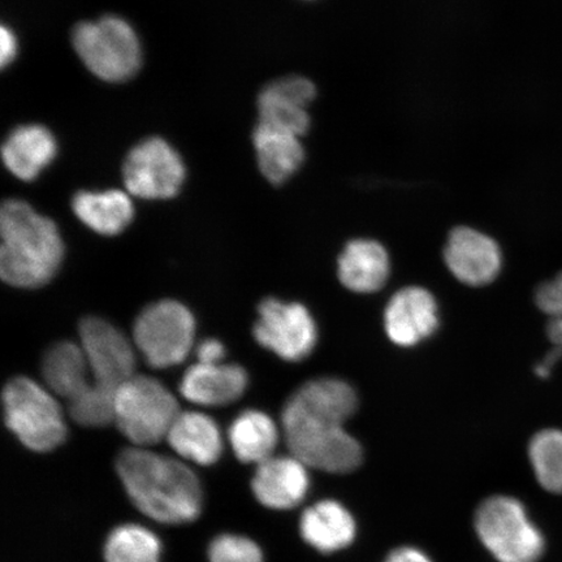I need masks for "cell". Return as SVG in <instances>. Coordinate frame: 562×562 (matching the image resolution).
<instances>
[{"instance_id": "cell-1", "label": "cell", "mask_w": 562, "mask_h": 562, "mask_svg": "<svg viewBox=\"0 0 562 562\" xmlns=\"http://www.w3.org/2000/svg\"><path fill=\"white\" fill-rule=\"evenodd\" d=\"M357 406L355 390L341 379L319 378L302 384L281 416L291 454L322 472H355L362 462V448L344 425Z\"/></svg>"}, {"instance_id": "cell-2", "label": "cell", "mask_w": 562, "mask_h": 562, "mask_svg": "<svg viewBox=\"0 0 562 562\" xmlns=\"http://www.w3.org/2000/svg\"><path fill=\"white\" fill-rule=\"evenodd\" d=\"M116 472L132 503L154 521L184 525L200 517L201 483L184 462L135 447L117 456Z\"/></svg>"}, {"instance_id": "cell-3", "label": "cell", "mask_w": 562, "mask_h": 562, "mask_svg": "<svg viewBox=\"0 0 562 562\" xmlns=\"http://www.w3.org/2000/svg\"><path fill=\"white\" fill-rule=\"evenodd\" d=\"M0 276L16 288H40L52 281L65 258L56 224L26 202L9 200L0 211Z\"/></svg>"}, {"instance_id": "cell-4", "label": "cell", "mask_w": 562, "mask_h": 562, "mask_svg": "<svg viewBox=\"0 0 562 562\" xmlns=\"http://www.w3.org/2000/svg\"><path fill=\"white\" fill-rule=\"evenodd\" d=\"M9 430L31 451L46 453L60 447L68 428L53 393L30 378H13L3 391Z\"/></svg>"}, {"instance_id": "cell-5", "label": "cell", "mask_w": 562, "mask_h": 562, "mask_svg": "<svg viewBox=\"0 0 562 562\" xmlns=\"http://www.w3.org/2000/svg\"><path fill=\"white\" fill-rule=\"evenodd\" d=\"M475 530L498 562H538L546 538L527 515L525 505L510 496H492L475 515Z\"/></svg>"}, {"instance_id": "cell-6", "label": "cell", "mask_w": 562, "mask_h": 562, "mask_svg": "<svg viewBox=\"0 0 562 562\" xmlns=\"http://www.w3.org/2000/svg\"><path fill=\"white\" fill-rule=\"evenodd\" d=\"M179 414L178 400L157 379L133 375L116 392V425L136 447L167 438Z\"/></svg>"}, {"instance_id": "cell-7", "label": "cell", "mask_w": 562, "mask_h": 562, "mask_svg": "<svg viewBox=\"0 0 562 562\" xmlns=\"http://www.w3.org/2000/svg\"><path fill=\"white\" fill-rule=\"evenodd\" d=\"M74 47L91 74L109 82H123L137 74L143 52L125 20L105 16L75 27Z\"/></svg>"}, {"instance_id": "cell-8", "label": "cell", "mask_w": 562, "mask_h": 562, "mask_svg": "<svg viewBox=\"0 0 562 562\" xmlns=\"http://www.w3.org/2000/svg\"><path fill=\"white\" fill-rule=\"evenodd\" d=\"M194 316L178 301L165 300L144 308L133 326L136 347L154 369L186 360L193 348Z\"/></svg>"}, {"instance_id": "cell-9", "label": "cell", "mask_w": 562, "mask_h": 562, "mask_svg": "<svg viewBox=\"0 0 562 562\" xmlns=\"http://www.w3.org/2000/svg\"><path fill=\"white\" fill-rule=\"evenodd\" d=\"M252 334L259 346L288 362L305 360L318 340V328L304 305L273 297L259 304Z\"/></svg>"}, {"instance_id": "cell-10", "label": "cell", "mask_w": 562, "mask_h": 562, "mask_svg": "<svg viewBox=\"0 0 562 562\" xmlns=\"http://www.w3.org/2000/svg\"><path fill=\"white\" fill-rule=\"evenodd\" d=\"M123 176L131 194L144 200H168L179 193L186 180V166L167 140L150 137L126 156Z\"/></svg>"}, {"instance_id": "cell-11", "label": "cell", "mask_w": 562, "mask_h": 562, "mask_svg": "<svg viewBox=\"0 0 562 562\" xmlns=\"http://www.w3.org/2000/svg\"><path fill=\"white\" fill-rule=\"evenodd\" d=\"M80 344L98 385L117 392L135 375L136 356L131 342L108 321L88 316L80 323Z\"/></svg>"}, {"instance_id": "cell-12", "label": "cell", "mask_w": 562, "mask_h": 562, "mask_svg": "<svg viewBox=\"0 0 562 562\" xmlns=\"http://www.w3.org/2000/svg\"><path fill=\"white\" fill-rule=\"evenodd\" d=\"M445 261L461 283L483 286L492 283L501 273L503 256L494 238L473 228L459 227L448 237Z\"/></svg>"}, {"instance_id": "cell-13", "label": "cell", "mask_w": 562, "mask_h": 562, "mask_svg": "<svg viewBox=\"0 0 562 562\" xmlns=\"http://www.w3.org/2000/svg\"><path fill=\"white\" fill-rule=\"evenodd\" d=\"M438 327V302L425 288H403L393 294L385 307V333L398 347H416L432 336Z\"/></svg>"}, {"instance_id": "cell-14", "label": "cell", "mask_w": 562, "mask_h": 562, "mask_svg": "<svg viewBox=\"0 0 562 562\" xmlns=\"http://www.w3.org/2000/svg\"><path fill=\"white\" fill-rule=\"evenodd\" d=\"M315 97V86L305 77L290 76L273 81L259 94V122L302 137L311 128L308 105Z\"/></svg>"}, {"instance_id": "cell-15", "label": "cell", "mask_w": 562, "mask_h": 562, "mask_svg": "<svg viewBox=\"0 0 562 562\" xmlns=\"http://www.w3.org/2000/svg\"><path fill=\"white\" fill-rule=\"evenodd\" d=\"M308 468L294 456L271 457L257 465L251 488L266 508L286 510L297 507L311 487Z\"/></svg>"}, {"instance_id": "cell-16", "label": "cell", "mask_w": 562, "mask_h": 562, "mask_svg": "<svg viewBox=\"0 0 562 562\" xmlns=\"http://www.w3.org/2000/svg\"><path fill=\"white\" fill-rule=\"evenodd\" d=\"M249 378L238 364L196 362L181 379L182 397L195 405L224 406L237 402Z\"/></svg>"}, {"instance_id": "cell-17", "label": "cell", "mask_w": 562, "mask_h": 562, "mask_svg": "<svg viewBox=\"0 0 562 562\" xmlns=\"http://www.w3.org/2000/svg\"><path fill=\"white\" fill-rule=\"evenodd\" d=\"M391 273L389 252L374 240L358 238L347 244L337 259V277L347 290L374 293L385 285Z\"/></svg>"}, {"instance_id": "cell-18", "label": "cell", "mask_w": 562, "mask_h": 562, "mask_svg": "<svg viewBox=\"0 0 562 562\" xmlns=\"http://www.w3.org/2000/svg\"><path fill=\"white\" fill-rule=\"evenodd\" d=\"M296 133L259 122L252 133L259 170L272 184H283L296 173L305 159Z\"/></svg>"}, {"instance_id": "cell-19", "label": "cell", "mask_w": 562, "mask_h": 562, "mask_svg": "<svg viewBox=\"0 0 562 562\" xmlns=\"http://www.w3.org/2000/svg\"><path fill=\"white\" fill-rule=\"evenodd\" d=\"M58 144L50 131L42 125L19 126L2 147L3 161L9 171L23 181L38 178L52 165Z\"/></svg>"}, {"instance_id": "cell-20", "label": "cell", "mask_w": 562, "mask_h": 562, "mask_svg": "<svg viewBox=\"0 0 562 562\" xmlns=\"http://www.w3.org/2000/svg\"><path fill=\"white\" fill-rule=\"evenodd\" d=\"M301 537L322 553L344 550L356 538V521L348 509L335 501L316 503L300 521Z\"/></svg>"}, {"instance_id": "cell-21", "label": "cell", "mask_w": 562, "mask_h": 562, "mask_svg": "<svg viewBox=\"0 0 562 562\" xmlns=\"http://www.w3.org/2000/svg\"><path fill=\"white\" fill-rule=\"evenodd\" d=\"M173 451L196 465H213L223 453V438L216 422L199 412L180 413L167 435Z\"/></svg>"}, {"instance_id": "cell-22", "label": "cell", "mask_w": 562, "mask_h": 562, "mask_svg": "<svg viewBox=\"0 0 562 562\" xmlns=\"http://www.w3.org/2000/svg\"><path fill=\"white\" fill-rule=\"evenodd\" d=\"M90 368L81 344L63 341L46 351L42 361V375L55 395L70 400L79 396L91 384Z\"/></svg>"}, {"instance_id": "cell-23", "label": "cell", "mask_w": 562, "mask_h": 562, "mask_svg": "<svg viewBox=\"0 0 562 562\" xmlns=\"http://www.w3.org/2000/svg\"><path fill=\"white\" fill-rule=\"evenodd\" d=\"M72 207L87 227L104 236L121 234L135 216L130 195L121 191H82L74 196Z\"/></svg>"}, {"instance_id": "cell-24", "label": "cell", "mask_w": 562, "mask_h": 562, "mask_svg": "<svg viewBox=\"0 0 562 562\" xmlns=\"http://www.w3.org/2000/svg\"><path fill=\"white\" fill-rule=\"evenodd\" d=\"M228 435L237 459L257 465L271 459L280 437L276 422L259 411H245L238 414L232 422Z\"/></svg>"}, {"instance_id": "cell-25", "label": "cell", "mask_w": 562, "mask_h": 562, "mask_svg": "<svg viewBox=\"0 0 562 562\" xmlns=\"http://www.w3.org/2000/svg\"><path fill=\"white\" fill-rule=\"evenodd\" d=\"M103 557L105 562H160L161 542L146 527L126 524L110 532Z\"/></svg>"}, {"instance_id": "cell-26", "label": "cell", "mask_w": 562, "mask_h": 562, "mask_svg": "<svg viewBox=\"0 0 562 562\" xmlns=\"http://www.w3.org/2000/svg\"><path fill=\"white\" fill-rule=\"evenodd\" d=\"M529 460L539 486L553 495H562V430L544 428L533 435Z\"/></svg>"}, {"instance_id": "cell-27", "label": "cell", "mask_w": 562, "mask_h": 562, "mask_svg": "<svg viewBox=\"0 0 562 562\" xmlns=\"http://www.w3.org/2000/svg\"><path fill=\"white\" fill-rule=\"evenodd\" d=\"M116 392L91 383L68 402L69 416L83 427H104L115 422Z\"/></svg>"}, {"instance_id": "cell-28", "label": "cell", "mask_w": 562, "mask_h": 562, "mask_svg": "<svg viewBox=\"0 0 562 562\" xmlns=\"http://www.w3.org/2000/svg\"><path fill=\"white\" fill-rule=\"evenodd\" d=\"M210 562H263V552L255 540L236 533H222L209 547Z\"/></svg>"}, {"instance_id": "cell-29", "label": "cell", "mask_w": 562, "mask_h": 562, "mask_svg": "<svg viewBox=\"0 0 562 562\" xmlns=\"http://www.w3.org/2000/svg\"><path fill=\"white\" fill-rule=\"evenodd\" d=\"M536 302L540 311L551 318L562 316V272L538 288Z\"/></svg>"}, {"instance_id": "cell-30", "label": "cell", "mask_w": 562, "mask_h": 562, "mask_svg": "<svg viewBox=\"0 0 562 562\" xmlns=\"http://www.w3.org/2000/svg\"><path fill=\"white\" fill-rule=\"evenodd\" d=\"M226 349L221 341L215 339H206L196 347V358L202 363H220L222 362Z\"/></svg>"}, {"instance_id": "cell-31", "label": "cell", "mask_w": 562, "mask_h": 562, "mask_svg": "<svg viewBox=\"0 0 562 562\" xmlns=\"http://www.w3.org/2000/svg\"><path fill=\"white\" fill-rule=\"evenodd\" d=\"M0 47H2V67L9 66L18 54V41L12 31L5 26L0 31Z\"/></svg>"}, {"instance_id": "cell-32", "label": "cell", "mask_w": 562, "mask_h": 562, "mask_svg": "<svg viewBox=\"0 0 562 562\" xmlns=\"http://www.w3.org/2000/svg\"><path fill=\"white\" fill-rule=\"evenodd\" d=\"M384 562H432L426 553L417 548L403 547L393 551Z\"/></svg>"}, {"instance_id": "cell-33", "label": "cell", "mask_w": 562, "mask_h": 562, "mask_svg": "<svg viewBox=\"0 0 562 562\" xmlns=\"http://www.w3.org/2000/svg\"><path fill=\"white\" fill-rule=\"evenodd\" d=\"M547 334L554 346L562 348V316L551 318L550 323H548Z\"/></svg>"}]
</instances>
